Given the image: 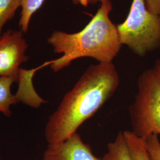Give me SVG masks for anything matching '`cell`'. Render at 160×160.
Instances as JSON below:
<instances>
[{
	"mask_svg": "<svg viewBox=\"0 0 160 160\" xmlns=\"http://www.w3.org/2000/svg\"><path fill=\"white\" fill-rule=\"evenodd\" d=\"M119 84L112 62L90 65L49 116L45 129L48 143L63 142L77 132L113 96Z\"/></svg>",
	"mask_w": 160,
	"mask_h": 160,
	"instance_id": "cell-1",
	"label": "cell"
},
{
	"mask_svg": "<svg viewBox=\"0 0 160 160\" xmlns=\"http://www.w3.org/2000/svg\"><path fill=\"white\" fill-rule=\"evenodd\" d=\"M112 9L110 1L105 0L81 31L74 33L62 31L52 33L48 42L55 53L62 54L61 57L51 60L50 67L54 72L68 67L80 58H92L98 63L112 62L122 44L117 27L109 18Z\"/></svg>",
	"mask_w": 160,
	"mask_h": 160,
	"instance_id": "cell-2",
	"label": "cell"
},
{
	"mask_svg": "<svg viewBox=\"0 0 160 160\" xmlns=\"http://www.w3.org/2000/svg\"><path fill=\"white\" fill-rule=\"evenodd\" d=\"M137 88L129 109L132 131L146 140L152 135L160 134V59L139 77Z\"/></svg>",
	"mask_w": 160,
	"mask_h": 160,
	"instance_id": "cell-3",
	"label": "cell"
},
{
	"mask_svg": "<svg viewBox=\"0 0 160 160\" xmlns=\"http://www.w3.org/2000/svg\"><path fill=\"white\" fill-rule=\"evenodd\" d=\"M116 27L121 43L139 57L160 46V16L149 11L145 0H133L125 21Z\"/></svg>",
	"mask_w": 160,
	"mask_h": 160,
	"instance_id": "cell-4",
	"label": "cell"
},
{
	"mask_svg": "<svg viewBox=\"0 0 160 160\" xmlns=\"http://www.w3.org/2000/svg\"><path fill=\"white\" fill-rule=\"evenodd\" d=\"M28 44L22 30L8 29L0 37V77L19 79L20 65L29 57L26 55Z\"/></svg>",
	"mask_w": 160,
	"mask_h": 160,
	"instance_id": "cell-5",
	"label": "cell"
},
{
	"mask_svg": "<svg viewBox=\"0 0 160 160\" xmlns=\"http://www.w3.org/2000/svg\"><path fill=\"white\" fill-rule=\"evenodd\" d=\"M42 160H102L75 132L63 142L48 144Z\"/></svg>",
	"mask_w": 160,
	"mask_h": 160,
	"instance_id": "cell-6",
	"label": "cell"
},
{
	"mask_svg": "<svg viewBox=\"0 0 160 160\" xmlns=\"http://www.w3.org/2000/svg\"><path fill=\"white\" fill-rule=\"evenodd\" d=\"M102 160H133L123 132L119 131L113 141L108 145V151Z\"/></svg>",
	"mask_w": 160,
	"mask_h": 160,
	"instance_id": "cell-7",
	"label": "cell"
},
{
	"mask_svg": "<svg viewBox=\"0 0 160 160\" xmlns=\"http://www.w3.org/2000/svg\"><path fill=\"white\" fill-rule=\"evenodd\" d=\"M14 82L11 78L0 77V112L6 116H10V107L12 104L21 102L17 94H12L11 87Z\"/></svg>",
	"mask_w": 160,
	"mask_h": 160,
	"instance_id": "cell-8",
	"label": "cell"
},
{
	"mask_svg": "<svg viewBox=\"0 0 160 160\" xmlns=\"http://www.w3.org/2000/svg\"><path fill=\"white\" fill-rule=\"evenodd\" d=\"M133 160H151L147 148L146 141L138 137L132 131H123Z\"/></svg>",
	"mask_w": 160,
	"mask_h": 160,
	"instance_id": "cell-9",
	"label": "cell"
},
{
	"mask_svg": "<svg viewBox=\"0 0 160 160\" xmlns=\"http://www.w3.org/2000/svg\"><path fill=\"white\" fill-rule=\"evenodd\" d=\"M44 1L45 0H22L21 16L18 26L23 33H26L28 31L32 17L40 9Z\"/></svg>",
	"mask_w": 160,
	"mask_h": 160,
	"instance_id": "cell-10",
	"label": "cell"
},
{
	"mask_svg": "<svg viewBox=\"0 0 160 160\" xmlns=\"http://www.w3.org/2000/svg\"><path fill=\"white\" fill-rule=\"evenodd\" d=\"M21 2L22 0H0V37L5 24L14 17Z\"/></svg>",
	"mask_w": 160,
	"mask_h": 160,
	"instance_id": "cell-11",
	"label": "cell"
},
{
	"mask_svg": "<svg viewBox=\"0 0 160 160\" xmlns=\"http://www.w3.org/2000/svg\"><path fill=\"white\" fill-rule=\"evenodd\" d=\"M145 141L151 160H160V142L158 135H152Z\"/></svg>",
	"mask_w": 160,
	"mask_h": 160,
	"instance_id": "cell-12",
	"label": "cell"
},
{
	"mask_svg": "<svg viewBox=\"0 0 160 160\" xmlns=\"http://www.w3.org/2000/svg\"><path fill=\"white\" fill-rule=\"evenodd\" d=\"M145 3L149 12L160 16V0H145Z\"/></svg>",
	"mask_w": 160,
	"mask_h": 160,
	"instance_id": "cell-13",
	"label": "cell"
},
{
	"mask_svg": "<svg viewBox=\"0 0 160 160\" xmlns=\"http://www.w3.org/2000/svg\"><path fill=\"white\" fill-rule=\"evenodd\" d=\"M105 0H72V2L75 5L81 4L84 7H87L88 4H94L98 2L102 3Z\"/></svg>",
	"mask_w": 160,
	"mask_h": 160,
	"instance_id": "cell-14",
	"label": "cell"
},
{
	"mask_svg": "<svg viewBox=\"0 0 160 160\" xmlns=\"http://www.w3.org/2000/svg\"><path fill=\"white\" fill-rule=\"evenodd\" d=\"M0 160H3L2 159V158H1V155H0Z\"/></svg>",
	"mask_w": 160,
	"mask_h": 160,
	"instance_id": "cell-15",
	"label": "cell"
}]
</instances>
